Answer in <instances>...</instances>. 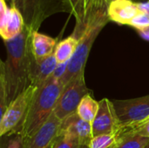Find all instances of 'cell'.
<instances>
[{
  "label": "cell",
  "instance_id": "cell-6",
  "mask_svg": "<svg viewBox=\"0 0 149 148\" xmlns=\"http://www.w3.org/2000/svg\"><path fill=\"white\" fill-rule=\"evenodd\" d=\"M120 126L137 124L149 117V95L113 101Z\"/></svg>",
  "mask_w": 149,
  "mask_h": 148
},
{
  "label": "cell",
  "instance_id": "cell-10",
  "mask_svg": "<svg viewBox=\"0 0 149 148\" xmlns=\"http://www.w3.org/2000/svg\"><path fill=\"white\" fill-rule=\"evenodd\" d=\"M58 65V63L54 53L40 59H37L33 57L30 67L31 85L35 87L42 85L52 76Z\"/></svg>",
  "mask_w": 149,
  "mask_h": 148
},
{
  "label": "cell",
  "instance_id": "cell-25",
  "mask_svg": "<svg viewBox=\"0 0 149 148\" xmlns=\"http://www.w3.org/2000/svg\"><path fill=\"white\" fill-rule=\"evenodd\" d=\"M67 1H68V3L71 4V6H72V11L74 10L76 5H77L78 3L79 2V0H67Z\"/></svg>",
  "mask_w": 149,
  "mask_h": 148
},
{
  "label": "cell",
  "instance_id": "cell-7",
  "mask_svg": "<svg viewBox=\"0 0 149 148\" xmlns=\"http://www.w3.org/2000/svg\"><path fill=\"white\" fill-rule=\"evenodd\" d=\"M99 110L92 123L93 137L103 134H116L120 123L112 101L105 98L99 101Z\"/></svg>",
  "mask_w": 149,
  "mask_h": 148
},
{
  "label": "cell",
  "instance_id": "cell-1",
  "mask_svg": "<svg viewBox=\"0 0 149 148\" xmlns=\"http://www.w3.org/2000/svg\"><path fill=\"white\" fill-rule=\"evenodd\" d=\"M37 29L24 24L23 31L15 38L4 41L7 58L0 65L1 116L10 103L30 85V67L33 59L31 35Z\"/></svg>",
  "mask_w": 149,
  "mask_h": 148
},
{
  "label": "cell",
  "instance_id": "cell-8",
  "mask_svg": "<svg viewBox=\"0 0 149 148\" xmlns=\"http://www.w3.org/2000/svg\"><path fill=\"white\" fill-rule=\"evenodd\" d=\"M24 28V17L14 5L8 8L5 0H0V35L3 41H9L18 36Z\"/></svg>",
  "mask_w": 149,
  "mask_h": 148
},
{
  "label": "cell",
  "instance_id": "cell-9",
  "mask_svg": "<svg viewBox=\"0 0 149 148\" xmlns=\"http://www.w3.org/2000/svg\"><path fill=\"white\" fill-rule=\"evenodd\" d=\"M61 120L52 114L47 121L29 138H24V148H52L59 133Z\"/></svg>",
  "mask_w": 149,
  "mask_h": 148
},
{
  "label": "cell",
  "instance_id": "cell-4",
  "mask_svg": "<svg viewBox=\"0 0 149 148\" xmlns=\"http://www.w3.org/2000/svg\"><path fill=\"white\" fill-rule=\"evenodd\" d=\"M89 93L91 92L86 85L85 72H82L64 85L56 103L53 114L62 121L76 113L81 99Z\"/></svg>",
  "mask_w": 149,
  "mask_h": 148
},
{
  "label": "cell",
  "instance_id": "cell-21",
  "mask_svg": "<svg viewBox=\"0 0 149 148\" xmlns=\"http://www.w3.org/2000/svg\"><path fill=\"white\" fill-rule=\"evenodd\" d=\"M130 26L135 28V29H139V28H142V27H146L149 25V14H147L145 12H141L140 11L138 13V15L135 16V17L130 22L129 24Z\"/></svg>",
  "mask_w": 149,
  "mask_h": 148
},
{
  "label": "cell",
  "instance_id": "cell-15",
  "mask_svg": "<svg viewBox=\"0 0 149 148\" xmlns=\"http://www.w3.org/2000/svg\"><path fill=\"white\" fill-rule=\"evenodd\" d=\"M99 106V101H96L89 93L81 99L77 109V114L85 121L92 124L98 113Z\"/></svg>",
  "mask_w": 149,
  "mask_h": 148
},
{
  "label": "cell",
  "instance_id": "cell-3",
  "mask_svg": "<svg viewBox=\"0 0 149 148\" xmlns=\"http://www.w3.org/2000/svg\"><path fill=\"white\" fill-rule=\"evenodd\" d=\"M64 85L57 79L50 78L37 87L34 97L17 133L24 138L32 136L53 114L56 103Z\"/></svg>",
  "mask_w": 149,
  "mask_h": 148
},
{
  "label": "cell",
  "instance_id": "cell-23",
  "mask_svg": "<svg viewBox=\"0 0 149 148\" xmlns=\"http://www.w3.org/2000/svg\"><path fill=\"white\" fill-rule=\"evenodd\" d=\"M136 31H138L139 35L142 38H144L147 41H149V25L148 26H146V27H142V28L136 29Z\"/></svg>",
  "mask_w": 149,
  "mask_h": 148
},
{
  "label": "cell",
  "instance_id": "cell-20",
  "mask_svg": "<svg viewBox=\"0 0 149 148\" xmlns=\"http://www.w3.org/2000/svg\"><path fill=\"white\" fill-rule=\"evenodd\" d=\"M7 148H24V138L19 133L6 135Z\"/></svg>",
  "mask_w": 149,
  "mask_h": 148
},
{
  "label": "cell",
  "instance_id": "cell-24",
  "mask_svg": "<svg viewBox=\"0 0 149 148\" xmlns=\"http://www.w3.org/2000/svg\"><path fill=\"white\" fill-rule=\"evenodd\" d=\"M137 5H138V8H139L140 11L149 14V1H147V2H138Z\"/></svg>",
  "mask_w": 149,
  "mask_h": 148
},
{
  "label": "cell",
  "instance_id": "cell-27",
  "mask_svg": "<svg viewBox=\"0 0 149 148\" xmlns=\"http://www.w3.org/2000/svg\"><path fill=\"white\" fill-rule=\"evenodd\" d=\"M80 148H88V147L87 146H81Z\"/></svg>",
  "mask_w": 149,
  "mask_h": 148
},
{
  "label": "cell",
  "instance_id": "cell-12",
  "mask_svg": "<svg viewBox=\"0 0 149 148\" xmlns=\"http://www.w3.org/2000/svg\"><path fill=\"white\" fill-rule=\"evenodd\" d=\"M139 12L137 2L132 0H112L108 6L110 21L120 24L129 25L130 22Z\"/></svg>",
  "mask_w": 149,
  "mask_h": 148
},
{
  "label": "cell",
  "instance_id": "cell-22",
  "mask_svg": "<svg viewBox=\"0 0 149 148\" xmlns=\"http://www.w3.org/2000/svg\"><path fill=\"white\" fill-rule=\"evenodd\" d=\"M67 65H68V62L67 63H63V64H58L52 76V78L60 81L61 79L64 77V75L65 74V72H66V69H67Z\"/></svg>",
  "mask_w": 149,
  "mask_h": 148
},
{
  "label": "cell",
  "instance_id": "cell-18",
  "mask_svg": "<svg viewBox=\"0 0 149 148\" xmlns=\"http://www.w3.org/2000/svg\"><path fill=\"white\" fill-rule=\"evenodd\" d=\"M80 147L81 144L77 137L68 133L59 131L52 148H80Z\"/></svg>",
  "mask_w": 149,
  "mask_h": 148
},
{
  "label": "cell",
  "instance_id": "cell-11",
  "mask_svg": "<svg viewBox=\"0 0 149 148\" xmlns=\"http://www.w3.org/2000/svg\"><path fill=\"white\" fill-rule=\"evenodd\" d=\"M59 131L77 137L81 146L88 147L93 139L92 124L82 120L77 113L61 121Z\"/></svg>",
  "mask_w": 149,
  "mask_h": 148
},
{
  "label": "cell",
  "instance_id": "cell-2",
  "mask_svg": "<svg viewBox=\"0 0 149 148\" xmlns=\"http://www.w3.org/2000/svg\"><path fill=\"white\" fill-rule=\"evenodd\" d=\"M110 0H79L73 12L76 25L72 34L79 40L76 51L69 60L65 74L59 81L65 85L79 73L85 72V66L92 46L100 32L110 21L108 6Z\"/></svg>",
  "mask_w": 149,
  "mask_h": 148
},
{
  "label": "cell",
  "instance_id": "cell-17",
  "mask_svg": "<svg viewBox=\"0 0 149 148\" xmlns=\"http://www.w3.org/2000/svg\"><path fill=\"white\" fill-rule=\"evenodd\" d=\"M149 143V139L136 134L127 135L118 139L115 148H144Z\"/></svg>",
  "mask_w": 149,
  "mask_h": 148
},
{
  "label": "cell",
  "instance_id": "cell-13",
  "mask_svg": "<svg viewBox=\"0 0 149 148\" xmlns=\"http://www.w3.org/2000/svg\"><path fill=\"white\" fill-rule=\"evenodd\" d=\"M56 39L34 31L31 35V52L35 58L40 59L54 53Z\"/></svg>",
  "mask_w": 149,
  "mask_h": 148
},
{
  "label": "cell",
  "instance_id": "cell-26",
  "mask_svg": "<svg viewBox=\"0 0 149 148\" xmlns=\"http://www.w3.org/2000/svg\"><path fill=\"white\" fill-rule=\"evenodd\" d=\"M1 148H7V142H6V140H3L2 141Z\"/></svg>",
  "mask_w": 149,
  "mask_h": 148
},
{
  "label": "cell",
  "instance_id": "cell-16",
  "mask_svg": "<svg viewBox=\"0 0 149 148\" xmlns=\"http://www.w3.org/2000/svg\"><path fill=\"white\" fill-rule=\"evenodd\" d=\"M132 134L140 135L149 139V117L137 124L126 126H120L119 131L116 133V136L117 139H119L123 136L132 135Z\"/></svg>",
  "mask_w": 149,
  "mask_h": 148
},
{
  "label": "cell",
  "instance_id": "cell-14",
  "mask_svg": "<svg viewBox=\"0 0 149 148\" xmlns=\"http://www.w3.org/2000/svg\"><path fill=\"white\" fill-rule=\"evenodd\" d=\"M79 40L72 35L60 41L55 48L54 55L58 64L67 63L74 55Z\"/></svg>",
  "mask_w": 149,
  "mask_h": 148
},
{
  "label": "cell",
  "instance_id": "cell-19",
  "mask_svg": "<svg viewBox=\"0 0 149 148\" xmlns=\"http://www.w3.org/2000/svg\"><path fill=\"white\" fill-rule=\"evenodd\" d=\"M117 144L116 134H103L93 137L88 148H115Z\"/></svg>",
  "mask_w": 149,
  "mask_h": 148
},
{
  "label": "cell",
  "instance_id": "cell-29",
  "mask_svg": "<svg viewBox=\"0 0 149 148\" xmlns=\"http://www.w3.org/2000/svg\"><path fill=\"white\" fill-rule=\"evenodd\" d=\"M110 1H112V0H110ZM132 1H134V2H135V1H138V0H132Z\"/></svg>",
  "mask_w": 149,
  "mask_h": 148
},
{
  "label": "cell",
  "instance_id": "cell-28",
  "mask_svg": "<svg viewBox=\"0 0 149 148\" xmlns=\"http://www.w3.org/2000/svg\"><path fill=\"white\" fill-rule=\"evenodd\" d=\"M144 148H149V143L148 144V145H147V146H146V147H145Z\"/></svg>",
  "mask_w": 149,
  "mask_h": 148
},
{
  "label": "cell",
  "instance_id": "cell-5",
  "mask_svg": "<svg viewBox=\"0 0 149 148\" xmlns=\"http://www.w3.org/2000/svg\"><path fill=\"white\" fill-rule=\"evenodd\" d=\"M37 87L30 85L7 106L0 117V136L17 133L29 110Z\"/></svg>",
  "mask_w": 149,
  "mask_h": 148
}]
</instances>
